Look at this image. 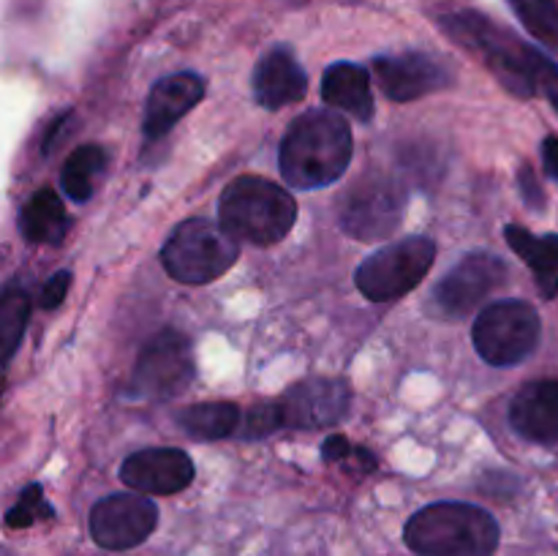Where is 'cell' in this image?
Instances as JSON below:
<instances>
[{"instance_id":"cell-1","label":"cell","mask_w":558,"mask_h":556,"mask_svg":"<svg viewBox=\"0 0 558 556\" xmlns=\"http://www.w3.org/2000/svg\"><path fill=\"white\" fill-rule=\"evenodd\" d=\"M352 161V131L330 109H308L292 120L281 140L278 167L292 189H322L341 178Z\"/></svg>"},{"instance_id":"cell-2","label":"cell","mask_w":558,"mask_h":556,"mask_svg":"<svg viewBox=\"0 0 558 556\" xmlns=\"http://www.w3.org/2000/svg\"><path fill=\"white\" fill-rule=\"evenodd\" d=\"M403 540L420 556H490L499 545V523L483 507L436 501L409 518Z\"/></svg>"},{"instance_id":"cell-3","label":"cell","mask_w":558,"mask_h":556,"mask_svg":"<svg viewBox=\"0 0 558 556\" xmlns=\"http://www.w3.org/2000/svg\"><path fill=\"white\" fill-rule=\"evenodd\" d=\"M218 216L238 240L272 245L292 232L298 221V202L272 180L243 174L223 189Z\"/></svg>"},{"instance_id":"cell-4","label":"cell","mask_w":558,"mask_h":556,"mask_svg":"<svg viewBox=\"0 0 558 556\" xmlns=\"http://www.w3.org/2000/svg\"><path fill=\"white\" fill-rule=\"evenodd\" d=\"M445 31L463 47L477 52L507 90L523 98H532L537 93L539 49L521 44L512 33L496 27L483 14L447 16Z\"/></svg>"},{"instance_id":"cell-5","label":"cell","mask_w":558,"mask_h":556,"mask_svg":"<svg viewBox=\"0 0 558 556\" xmlns=\"http://www.w3.org/2000/svg\"><path fill=\"white\" fill-rule=\"evenodd\" d=\"M240 240L223 223L189 218L178 223L161 249L163 270L180 283H210L238 262Z\"/></svg>"},{"instance_id":"cell-6","label":"cell","mask_w":558,"mask_h":556,"mask_svg":"<svg viewBox=\"0 0 558 556\" xmlns=\"http://www.w3.org/2000/svg\"><path fill=\"white\" fill-rule=\"evenodd\" d=\"M543 325L534 305L523 300H496L485 305L472 327L474 349L490 365L510 368L537 349Z\"/></svg>"},{"instance_id":"cell-7","label":"cell","mask_w":558,"mask_h":556,"mask_svg":"<svg viewBox=\"0 0 558 556\" xmlns=\"http://www.w3.org/2000/svg\"><path fill=\"white\" fill-rule=\"evenodd\" d=\"M436 259V243L425 234L403 238L374 251L357 267V289L374 303H387L412 292Z\"/></svg>"},{"instance_id":"cell-8","label":"cell","mask_w":558,"mask_h":556,"mask_svg":"<svg viewBox=\"0 0 558 556\" xmlns=\"http://www.w3.org/2000/svg\"><path fill=\"white\" fill-rule=\"evenodd\" d=\"M196 376L194 349L180 330H161L145 343L131 376V396L140 401H169L189 390Z\"/></svg>"},{"instance_id":"cell-9","label":"cell","mask_w":558,"mask_h":556,"mask_svg":"<svg viewBox=\"0 0 558 556\" xmlns=\"http://www.w3.org/2000/svg\"><path fill=\"white\" fill-rule=\"evenodd\" d=\"M407 210V191L390 174L365 172L341 200L338 221L357 240H381L396 232Z\"/></svg>"},{"instance_id":"cell-10","label":"cell","mask_w":558,"mask_h":556,"mask_svg":"<svg viewBox=\"0 0 558 556\" xmlns=\"http://www.w3.org/2000/svg\"><path fill=\"white\" fill-rule=\"evenodd\" d=\"M281 428H332L352 409V387L336 376H311L272 401Z\"/></svg>"},{"instance_id":"cell-11","label":"cell","mask_w":558,"mask_h":556,"mask_svg":"<svg viewBox=\"0 0 558 556\" xmlns=\"http://www.w3.org/2000/svg\"><path fill=\"white\" fill-rule=\"evenodd\" d=\"M507 281V265L490 251H472L434 289V305L441 316H466Z\"/></svg>"},{"instance_id":"cell-12","label":"cell","mask_w":558,"mask_h":556,"mask_svg":"<svg viewBox=\"0 0 558 556\" xmlns=\"http://www.w3.org/2000/svg\"><path fill=\"white\" fill-rule=\"evenodd\" d=\"M158 523V507L140 494H112L90 510V534L101 548L125 551L145 543Z\"/></svg>"},{"instance_id":"cell-13","label":"cell","mask_w":558,"mask_h":556,"mask_svg":"<svg viewBox=\"0 0 558 556\" xmlns=\"http://www.w3.org/2000/svg\"><path fill=\"white\" fill-rule=\"evenodd\" d=\"M374 74L392 101H414L452 85V71L425 52L381 55L374 60Z\"/></svg>"},{"instance_id":"cell-14","label":"cell","mask_w":558,"mask_h":556,"mask_svg":"<svg viewBox=\"0 0 558 556\" xmlns=\"http://www.w3.org/2000/svg\"><path fill=\"white\" fill-rule=\"evenodd\" d=\"M194 474V461L178 447H150V450L131 452L120 469L123 483L140 494H178L189 488Z\"/></svg>"},{"instance_id":"cell-15","label":"cell","mask_w":558,"mask_h":556,"mask_svg":"<svg viewBox=\"0 0 558 556\" xmlns=\"http://www.w3.org/2000/svg\"><path fill=\"white\" fill-rule=\"evenodd\" d=\"M202 98H205V80L199 74H191V71L163 76L161 82H156L150 96H147L145 123H142L147 140L169 134L172 125L180 118H185Z\"/></svg>"},{"instance_id":"cell-16","label":"cell","mask_w":558,"mask_h":556,"mask_svg":"<svg viewBox=\"0 0 558 556\" xmlns=\"http://www.w3.org/2000/svg\"><path fill=\"white\" fill-rule=\"evenodd\" d=\"M308 93V74L289 47H276L256 63L254 98L267 109L303 101Z\"/></svg>"},{"instance_id":"cell-17","label":"cell","mask_w":558,"mask_h":556,"mask_svg":"<svg viewBox=\"0 0 558 556\" xmlns=\"http://www.w3.org/2000/svg\"><path fill=\"white\" fill-rule=\"evenodd\" d=\"M510 423L523 439L558 442V379H537L521 387L510 407Z\"/></svg>"},{"instance_id":"cell-18","label":"cell","mask_w":558,"mask_h":556,"mask_svg":"<svg viewBox=\"0 0 558 556\" xmlns=\"http://www.w3.org/2000/svg\"><path fill=\"white\" fill-rule=\"evenodd\" d=\"M322 98L327 107L349 112L360 123L374 120V96H371V76L363 65L332 63L322 80Z\"/></svg>"},{"instance_id":"cell-19","label":"cell","mask_w":558,"mask_h":556,"mask_svg":"<svg viewBox=\"0 0 558 556\" xmlns=\"http://www.w3.org/2000/svg\"><path fill=\"white\" fill-rule=\"evenodd\" d=\"M71 229V218L65 213L63 200L54 189H38L31 200L22 205L20 232L27 243L60 245Z\"/></svg>"},{"instance_id":"cell-20","label":"cell","mask_w":558,"mask_h":556,"mask_svg":"<svg viewBox=\"0 0 558 556\" xmlns=\"http://www.w3.org/2000/svg\"><path fill=\"white\" fill-rule=\"evenodd\" d=\"M505 238L510 249L532 267L537 276L539 292L545 298H556L558 294V234H532L526 227L518 223H507Z\"/></svg>"},{"instance_id":"cell-21","label":"cell","mask_w":558,"mask_h":556,"mask_svg":"<svg viewBox=\"0 0 558 556\" xmlns=\"http://www.w3.org/2000/svg\"><path fill=\"white\" fill-rule=\"evenodd\" d=\"M178 425L191 436V439L213 442L223 439V436H232L234 431H240V425H243V412L229 401L194 403V407H185L183 412L178 414Z\"/></svg>"},{"instance_id":"cell-22","label":"cell","mask_w":558,"mask_h":556,"mask_svg":"<svg viewBox=\"0 0 558 556\" xmlns=\"http://www.w3.org/2000/svg\"><path fill=\"white\" fill-rule=\"evenodd\" d=\"M107 167V153L101 145H82L65 158L63 172H60V185L65 196L74 202H87L96 189V180L104 174Z\"/></svg>"},{"instance_id":"cell-23","label":"cell","mask_w":558,"mask_h":556,"mask_svg":"<svg viewBox=\"0 0 558 556\" xmlns=\"http://www.w3.org/2000/svg\"><path fill=\"white\" fill-rule=\"evenodd\" d=\"M27 319H31V298L22 289H9L0 303V343H3V363H11L22 341Z\"/></svg>"},{"instance_id":"cell-24","label":"cell","mask_w":558,"mask_h":556,"mask_svg":"<svg viewBox=\"0 0 558 556\" xmlns=\"http://www.w3.org/2000/svg\"><path fill=\"white\" fill-rule=\"evenodd\" d=\"M512 11L529 33L539 41L558 47V3L556 0H510Z\"/></svg>"},{"instance_id":"cell-25","label":"cell","mask_w":558,"mask_h":556,"mask_svg":"<svg viewBox=\"0 0 558 556\" xmlns=\"http://www.w3.org/2000/svg\"><path fill=\"white\" fill-rule=\"evenodd\" d=\"M44 518H52V507L44 499L41 485H27L20 494V501H16L9 510V516H5V523H9L11 529H25L31 527V523L44 521Z\"/></svg>"},{"instance_id":"cell-26","label":"cell","mask_w":558,"mask_h":556,"mask_svg":"<svg viewBox=\"0 0 558 556\" xmlns=\"http://www.w3.org/2000/svg\"><path fill=\"white\" fill-rule=\"evenodd\" d=\"M322 458H325L327 463H349V461H363L368 463L371 469L376 467V458L371 456V450H365V447H357L352 445V442L347 439V436H327L325 445H322Z\"/></svg>"},{"instance_id":"cell-27","label":"cell","mask_w":558,"mask_h":556,"mask_svg":"<svg viewBox=\"0 0 558 556\" xmlns=\"http://www.w3.org/2000/svg\"><path fill=\"white\" fill-rule=\"evenodd\" d=\"M69 287H71V270L54 273V276L41 287V298H38L41 309L47 311L58 309V305L65 300V294H69Z\"/></svg>"},{"instance_id":"cell-28","label":"cell","mask_w":558,"mask_h":556,"mask_svg":"<svg viewBox=\"0 0 558 556\" xmlns=\"http://www.w3.org/2000/svg\"><path fill=\"white\" fill-rule=\"evenodd\" d=\"M537 93H545L548 101L558 109V65L539 52L537 60Z\"/></svg>"},{"instance_id":"cell-29","label":"cell","mask_w":558,"mask_h":556,"mask_svg":"<svg viewBox=\"0 0 558 556\" xmlns=\"http://www.w3.org/2000/svg\"><path fill=\"white\" fill-rule=\"evenodd\" d=\"M71 120H74V112H63L47 125V134L41 140V153H52L58 147V142L71 131Z\"/></svg>"},{"instance_id":"cell-30","label":"cell","mask_w":558,"mask_h":556,"mask_svg":"<svg viewBox=\"0 0 558 556\" xmlns=\"http://www.w3.org/2000/svg\"><path fill=\"white\" fill-rule=\"evenodd\" d=\"M518 180H521L523 202H526L529 207H543L545 200H543V194H539V183H537V178H534V172L529 164H523L521 172H518Z\"/></svg>"},{"instance_id":"cell-31","label":"cell","mask_w":558,"mask_h":556,"mask_svg":"<svg viewBox=\"0 0 558 556\" xmlns=\"http://www.w3.org/2000/svg\"><path fill=\"white\" fill-rule=\"evenodd\" d=\"M543 164H545V172L558 183V136H548L543 142Z\"/></svg>"}]
</instances>
